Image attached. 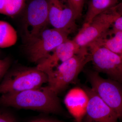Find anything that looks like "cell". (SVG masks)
<instances>
[{"label":"cell","instance_id":"cell-1","mask_svg":"<svg viewBox=\"0 0 122 122\" xmlns=\"http://www.w3.org/2000/svg\"><path fill=\"white\" fill-rule=\"evenodd\" d=\"M58 95L48 86L0 96V105L17 109L57 113L61 107Z\"/></svg>","mask_w":122,"mask_h":122},{"label":"cell","instance_id":"cell-2","mask_svg":"<svg viewBox=\"0 0 122 122\" xmlns=\"http://www.w3.org/2000/svg\"><path fill=\"white\" fill-rule=\"evenodd\" d=\"M91 61L87 46L81 47L71 58L45 72L48 76V86L58 94L74 81L86 65Z\"/></svg>","mask_w":122,"mask_h":122},{"label":"cell","instance_id":"cell-3","mask_svg":"<svg viewBox=\"0 0 122 122\" xmlns=\"http://www.w3.org/2000/svg\"><path fill=\"white\" fill-rule=\"evenodd\" d=\"M48 81L46 74L36 67L17 68L5 75L0 83V94L38 88Z\"/></svg>","mask_w":122,"mask_h":122},{"label":"cell","instance_id":"cell-4","mask_svg":"<svg viewBox=\"0 0 122 122\" xmlns=\"http://www.w3.org/2000/svg\"><path fill=\"white\" fill-rule=\"evenodd\" d=\"M69 34L55 28L45 29L34 39L27 42L26 51L30 60L39 63L68 39Z\"/></svg>","mask_w":122,"mask_h":122},{"label":"cell","instance_id":"cell-5","mask_svg":"<svg viewBox=\"0 0 122 122\" xmlns=\"http://www.w3.org/2000/svg\"><path fill=\"white\" fill-rule=\"evenodd\" d=\"M87 78L91 88L122 119V84L111 79L103 78L98 72L90 71Z\"/></svg>","mask_w":122,"mask_h":122},{"label":"cell","instance_id":"cell-6","mask_svg":"<svg viewBox=\"0 0 122 122\" xmlns=\"http://www.w3.org/2000/svg\"><path fill=\"white\" fill-rule=\"evenodd\" d=\"M96 71L122 84V57L95 42L87 46Z\"/></svg>","mask_w":122,"mask_h":122},{"label":"cell","instance_id":"cell-7","mask_svg":"<svg viewBox=\"0 0 122 122\" xmlns=\"http://www.w3.org/2000/svg\"><path fill=\"white\" fill-rule=\"evenodd\" d=\"M50 24L47 0H33L29 5L24 19L23 30L27 42L37 37Z\"/></svg>","mask_w":122,"mask_h":122},{"label":"cell","instance_id":"cell-8","mask_svg":"<svg viewBox=\"0 0 122 122\" xmlns=\"http://www.w3.org/2000/svg\"><path fill=\"white\" fill-rule=\"evenodd\" d=\"M119 16L113 8L99 14L89 23L83 25L73 40L81 48L87 46L110 28Z\"/></svg>","mask_w":122,"mask_h":122},{"label":"cell","instance_id":"cell-9","mask_svg":"<svg viewBox=\"0 0 122 122\" xmlns=\"http://www.w3.org/2000/svg\"><path fill=\"white\" fill-rule=\"evenodd\" d=\"M50 24L69 34L77 29L74 13L66 0H47Z\"/></svg>","mask_w":122,"mask_h":122},{"label":"cell","instance_id":"cell-10","mask_svg":"<svg viewBox=\"0 0 122 122\" xmlns=\"http://www.w3.org/2000/svg\"><path fill=\"white\" fill-rule=\"evenodd\" d=\"M85 89L89 97L85 117L86 122H118L119 119L116 114L93 90Z\"/></svg>","mask_w":122,"mask_h":122},{"label":"cell","instance_id":"cell-11","mask_svg":"<svg viewBox=\"0 0 122 122\" xmlns=\"http://www.w3.org/2000/svg\"><path fill=\"white\" fill-rule=\"evenodd\" d=\"M80 48L73 39H68L40 61L36 67L44 72L52 69L73 56Z\"/></svg>","mask_w":122,"mask_h":122},{"label":"cell","instance_id":"cell-12","mask_svg":"<svg viewBox=\"0 0 122 122\" xmlns=\"http://www.w3.org/2000/svg\"><path fill=\"white\" fill-rule=\"evenodd\" d=\"M89 97L85 89L75 87L66 95L64 102L76 122H82L85 117Z\"/></svg>","mask_w":122,"mask_h":122},{"label":"cell","instance_id":"cell-13","mask_svg":"<svg viewBox=\"0 0 122 122\" xmlns=\"http://www.w3.org/2000/svg\"><path fill=\"white\" fill-rule=\"evenodd\" d=\"M95 42L122 57V32L112 28Z\"/></svg>","mask_w":122,"mask_h":122},{"label":"cell","instance_id":"cell-14","mask_svg":"<svg viewBox=\"0 0 122 122\" xmlns=\"http://www.w3.org/2000/svg\"><path fill=\"white\" fill-rule=\"evenodd\" d=\"M118 0H90L83 25L89 23L96 16L115 7Z\"/></svg>","mask_w":122,"mask_h":122},{"label":"cell","instance_id":"cell-15","mask_svg":"<svg viewBox=\"0 0 122 122\" xmlns=\"http://www.w3.org/2000/svg\"><path fill=\"white\" fill-rule=\"evenodd\" d=\"M16 31L8 22L0 21V48L11 47L17 41Z\"/></svg>","mask_w":122,"mask_h":122},{"label":"cell","instance_id":"cell-16","mask_svg":"<svg viewBox=\"0 0 122 122\" xmlns=\"http://www.w3.org/2000/svg\"><path fill=\"white\" fill-rule=\"evenodd\" d=\"M25 0H5L4 15L13 16L18 14L24 7Z\"/></svg>","mask_w":122,"mask_h":122},{"label":"cell","instance_id":"cell-17","mask_svg":"<svg viewBox=\"0 0 122 122\" xmlns=\"http://www.w3.org/2000/svg\"><path fill=\"white\" fill-rule=\"evenodd\" d=\"M72 10L76 20L80 18L82 14L85 0H66Z\"/></svg>","mask_w":122,"mask_h":122},{"label":"cell","instance_id":"cell-18","mask_svg":"<svg viewBox=\"0 0 122 122\" xmlns=\"http://www.w3.org/2000/svg\"><path fill=\"white\" fill-rule=\"evenodd\" d=\"M11 64V61L9 58L0 59V81L3 79L8 72Z\"/></svg>","mask_w":122,"mask_h":122},{"label":"cell","instance_id":"cell-19","mask_svg":"<svg viewBox=\"0 0 122 122\" xmlns=\"http://www.w3.org/2000/svg\"><path fill=\"white\" fill-rule=\"evenodd\" d=\"M0 122H17L15 117L8 112L0 109Z\"/></svg>","mask_w":122,"mask_h":122},{"label":"cell","instance_id":"cell-20","mask_svg":"<svg viewBox=\"0 0 122 122\" xmlns=\"http://www.w3.org/2000/svg\"><path fill=\"white\" fill-rule=\"evenodd\" d=\"M111 27L116 30L122 32V16L120 15L116 18Z\"/></svg>","mask_w":122,"mask_h":122},{"label":"cell","instance_id":"cell-21","mask_svg":"<svg viewBox=\"0 0 122 122\" xmlns=\"http://www.w3.org/2000/svg\"><path fill=\"white\" fill-rule=\"evenodd\" d=\"M113 8L117 13L120 16H122V1L119 2L115 7Z\"/></svg>","mask_w":122,"mask_h":122},{"label":"cell","instance_id":"cell-22","mask_svg":"<svg viewBox=\"0 0 122 122\" xmlns=\"http://www.w3.org/2000/svg\"><path fill=\"white\" fill-rule=\"evenodd\" d=\"M30 122H59L55 120L45 118H39L32 120Z\"/></svg>","mask_w":122,"mask_h":122},{"label":"cell","instance_id":"cell-23","mask_svg":"<svg viewBox=\"0 0 122 122\" xmlns=\"http://www.w3.org/2000/svg\"><path fill=\"white\" fill-rule=\"evenodd\" d=\"M5 0H0V14H3L4 10Z\"/></svg>","mask_w":122,"mask_h":122}]
</instances>
